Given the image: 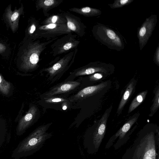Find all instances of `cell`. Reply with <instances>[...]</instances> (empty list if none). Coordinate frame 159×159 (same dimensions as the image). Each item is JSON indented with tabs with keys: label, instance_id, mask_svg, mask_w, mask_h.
<instances>
[{
	"label": "cell",
	"instance_id": "1",
	"mask_svg": "<svg viewBox=\"0 0 159 159\" xmlns=\"http://www.w3.org/2000/svg\"><path fill=\"white\" fill-rule=\"evenodd\" d=\"M51 125L41 126L34 130L19 144L13 151L12 157H27L39 150L45 141L52 136L51 133L47 132Z\"/></svg>",
	"mask_w": 159,
	"mask_h": 159
},
{
	"label": "cell",
	"instance_id": "2",
	"mask_svg": "<svg viewBox=\"0 0 159 159\" xmlns=\"http://www.w3.org/2000/svg\"><path fill=\"white\" fill-rule=\"evenodd\" d=\"M130 150L129 159H156V146L155 134L148 133L141 138H138Z\"/></svg>",
	"mask_w": 159,
	"mask_h": 159
},
{
	"label": "cell",
	"instance_id": "3",
	"mask_svg": "<svg viewBox=\"0 0 159 159\" xmlns=\"http://www.w3.org/2000/svg\"><path fill=\"white\" fill-rule=\"evenodd\" d=\"M112 108L111 106L106 110L92 133L85 134L83 145L89 153H93L98 149L105 134L107 121Z\"/></svg>",
	"mask_w": 159,
	"mask_h": 159
},
{
	"label": "cell",
	"instance_id": "4",
	"mask_svg": "<svg viewBox=\"0 0 159 159\" xmlns=\"http://www.w3.org/2000/svg\"><path fill=\"white\" fill-rule=\"evenodd\" d=\"M95 38L111 49L120 51L123 49L124 44L122 38L113 30L103 25H97L93 28Z\"/></svg>",
	"mask_w": 159,
	"mask_h": 159
},
{
	"label": "cell",
	"instance_id": "5",
	"mask_svg": "<svg viewBox=\"0 0 159 159\" xmlns=\"http://www.w3.org/2000/svg\"><path fill=\"white\" fill-rule=\"evenodd\" d=\"M77 37L71 33L57 40L51 46V54L55 57L74 51L80 42Z\"/></svg>",
	"mask_w": 159,
	"mask_h": 159
},
{
	"label": "cell",
	"instance_id": "6",
	"mask_svg": "<svg viewBox=\"0 0 159 159\" xmlns=\"http://www.w3.org/2000/svg\"><path fill=\"white\" fill-rule=\"evenodd\" d=\"M34 32L37 38L48 40L69 34L72 31L68 28L66 24H49L38 25Z\"/></svg>",
	"mask_w": 159,
	"mask_h": 159
},
{
	"label": "cell",
	"instance_id": "7",
	"mask_svg": "<svg viewBox=\"0 0 159 159\" xmlns=\"http://www.w3.org/2000/svg\"><path fill=\"white\" fill-rule=\"evenodd\" d=\"M77 48L70 52L58 60V61L51 66L42 70L46 72L51 77H53L68 69L74 62Z\"/></svg>",
	"mask_w": 159,
	"mask_h": 159
},
{
	"label": "cell",
	"instance_id": "8",
	"mask_svg": "<svg viewBox=\"0 0 159 159\" xmlns=\"http://www.w3.org/2000/svg\"><path fill=\"white\" fill-rule=\"evenodd\" d=\"M156 15H152L147 18L138 32L140 49L141 50L151 36L157 23Z\"/></svg>",
	"mask_w": 159,
	"mask_h": 159
},
{
	"label": "cell",
	"instance_id": "9",
	"mask_svg": "<svg viewBox=\"0 0 159 159\" xmlns=\"http://www.w3.org/2000/svg\"><path fill=\"white\" fill-rule=\"evenodd\" d=\"M60 13L65 18L68 28L75 33L79 37H82L85 34L86 26L82 21L81 19L67 11L59 10Z\"/></svg>",
	"mask_w": 159,
	"mask_h": 159
},
{
	"label": "cell",
	"instance_id": "10",
	"mask_svg": "<svg viewBox=\"0 0 159 159\" xmlns=\"http://www.w3.org/2000/svg\"><path fill=\"white\" fill-rule=\"evenodd\" d=\"M139 115V113L136 114L126 121L117 132L110 138L107 144L106 148L110 147L118 138L119 137V139H123L127 132L137 121Z\"/></svg>",
	"mask_w": 159,
	"mask_h": 159
},
{
	"label": "cell",
	"instance_id": "11",
	"mask_svg": "<svg viewBox=\"0 0 159 159\" xmlns=\"http://www.w3.org/2000/svg\"><path fill=\"white\" fill-rule=\"evenodd\" d=\"M107 84V83L105 82L97 85L85 88L72 97L70 100H76L91 96L101 90L106 86Z\"/></svg>",
	"mask_w": 159,
	"mask_h": 159
},
{
	"label": "cell",
	"instance_id": "12",
	"mask_svg": "<svg viewBox=\"0 0 159 159\" xmlns=\"http://www.w3.org/2000/svg\"><path fill=\"white\" fill-rule=\"evenodd\" d=\"M80 84V83L77 81H70L64 82L47 92L45 95L49 98L56 95L66 93L74 89Z\"/></svg>",
	"mask_w": 159,
	"mask_h": 159
},
{
	"label": "cell",
	"instance_id": "13",
	"mask_svg": "<svg viewBox=\"0 0 159 159\" xmlns=\"http://www.w3.org/2000/svg\"><path fill=\"white\" fill-rule=\"evenodd\" d=\"M99 72L102 73H107V70L101 65H98V62L91 63L85 66L82 67L77 70L75 72V76H79L89 75Z\"/></svg>",
	"mask_w": 159,
	"mask_h": 159
},
{
	"label": "cell",
	"instance_id": "14",
	"mask_svg": "<svg viewBox=\"0 0 159 159\" xmlns=\"http://www.w3.org/2000/svg\"><path fill=\"white\" fill-rule=\"evenodd\" d=\"M63 1V0H38L36 2L37 10L42 9L44 16L47 17L50 15L48 12L57 7Z\"/></svg>",
	"mask_w": 159,
	"mask_h": 159
},
{
	"label": "cell",
	"instance_id": "15",
	"mask_svg": "<svg viewBox=\"0 0 159 159\" xmlns=\"http://www.w3.org/2000/svg\"><path fill=\"white\" fill-rule=\"evenodd\" d=\"M36 108L34 106L31 107L28 112L23 118L20 123L17 129L16 134L18 135L22 134L32 122L37 111Z\"/></svg>",
	"mask_w": 159,
	"mask_h": 159
},
{
	"label": "cell",
	"instance_id": "16",
	"mask_svg": "<svg viewBox=\"0 0 159 159\" xmlns=\"http://www.w3.org/2000/svg\"><path fill=\"white\" fill-rule=\"evenodd\" d=\"M70 11L86 17H92L100 15L101 11L99 9L89 7H72L69 9Z\"/></svg>",
	"mask_w": 159,
	"mask_h": 159
},
{
	"label": "cell",
	"instance_id": "17",
	"mask_svg": "<svg viewBox=\"0 0 159 159\" xmlns=\"http://www.w3.org/2000/svg\"><path fill=\"white\" fill-rule=\"evenodd\" d=\"M134 81H131L128 84L122 97L119 105L117 113L119 115L123 108L129 97L131 94L135 87Z\"/></svg>",
	"mask_w": 159,
	"mask_h": 159
},
{
	"label": "cell",
	"instance_id": "18",
	"mask_svg": "<svg viewBox=\"0 0 159 159\" xmlns=\"http://www.w3.org/2000/svg\"><path fill=\"white\" fill-rule=\"evenodd\" d=\"M42 24H65L66 20L65 17L60 13L57 15H49L42 22Z\"/></svg>",
	"mask_w": 159,
	"mask_h": 159
},
{
	"label": "cell",
	"instance_id": "19",
	"mask_svg": "<svg viewBox=\"0 0 159 159\" xmlns=\"http://www.w3.org/2000/svg\"><path fill=\"white\" fill-rule=\"evenodd\" d=\"M147 93V90L143 91L139 94L134 98L129 107L128 112V114L132 111L143 102Z\"/></svg>",
	"mask_w": 159,
	"mask_h": 159
},
{
	"label": "cell",
	"instance_id": "20",
	"mask_svg": "<svg viewBox=\"0 0 159 159\" xmlns=\"http://www.w3.org/2000/svg\"><path fill=\"white\" fill-rule=\"evenodd\" d=\"M159 107V88L158 86L155 90L153 103L151 107L149 116H152L157 111Z\"/></svg>",
	"mask_w": 159,
	"mask_h": 159
},
{
	"label": "cell",
	"instance_id": "21",
	"mask_svg": "<svg viewBox=\"0 0 159 159\" xmlns=\"http://www.w3.org/2000/svg\"><path fill=\"white\" fill-rule=\"evenodd\" d=\"M133 0H116L111 4H109L111 8H116L122 7L131 3Z\"/></svg>",
	"mask_w": 159,
	"mask_h": 159
},
{
	"label": "cell",
	"instance_id": "22",
	"mask_svg": "<svg viewBox=\"0 0 159 159\" xmlns=\"http://www.w3.org/2000/svg\"><path fill=\"white\" fill-rule=\"evenodd\" d=\"M10 84L5 80L0 75V90L3 93L6 94L8 92Z\"/></svg>",
	"mask_w": 159,
	"mask_h": 159
},
{
	"label": "cell",
	"instance_id": "23",
	"mask_svg": "<svg viewBox=\"0 0 159 159\" xmlns=\"http://www.w3.org/2000/svg\"><path fill=\"white\" fill-rule=\"evenodd\" d=\"M45 101L48 103H54L62 102L66 101V100L62 98L56 97H49L46 98Z\"/></svg>",
	"mask_w": 159,
	"mask_h": 159
},
{
	"label": "cell",
	"instance_id": "24",
	"mask_svg": "<svg viewBox=\"0 0 159 159\" xmlns=\"http://www.w3.org/2000/svg\"><path fill=\"white\" fill-rule=\"evenodd\" d=\"M103 77V75L100 73H95L91 75L90 79L92 80H97L101 79Z\"/></svg>",
	"mask_w": 159,
	"mask_h": 159
},
{
	"label": "cell",
	"instance_id": "25",
	"mask_svg": "<svg viewBox=\"0 0 159 159\" xmlns=\"http://www.w3.org/2000/svg\"><path fill=\"white\" fill-rule=\"evenodd\" d=\"M156 52L155 54V62L158 65L159 64V47H158L157 49H156Z\"/></svg>",
	"mask_w": 159,
	"mask_h": 159
},
{
	"label": "cell",
	"instance_id": "26",
	"mask_svg": "<svg viewBox=\"0 0 159 159\" xmlns=\"http://www.w3.org/2000/svg\"><path fill=\"white\" fill-rule=\"evenodd\" d=\"M37 26L35 24H32L30 27V33L31 34H32L34 33L36 29Z\"/></svg>",
	"mask_w": 159,
	"mask_h": 159
},
{
	"label": "cell",
	"instance_id": "27",
	"mask_svg": "<svg viewBox=\"0 0 159 159\" xmlns=\"http://www.w3.org/2000/svg\"><path fill=\"white\" fill-rule=\"evenodd\" d=\"M19 14L18 12H15L11 16V20L12 21H15L17 18Z\"/></svg>",
	"mask_w": 159,
	"mask_h": 159
},
{
	"label": "cell",
	"instance_id": "28",
	"mask_svg": "<svg viewBox=\"0 0 159 159\" xmlns=\"http://www.w3.org/2000/svg\"><path fill=\"white\" fill-rule=\"evenodd\" d=\"M62 108H63V109L65 110L66 109L67 107L66 106L64 105V106H63Z\"/></svg>",
	"mask_w": 159,
	"mask_h": 159
},
{
	"label": "cell",
	"instance_id": "29",
	"mask_svg": "<svg viewBox=\"0 0 159 159\" xmlns=\"http://www.w3.org/2000/svg\"><path fill=\"white\" fill-rule=\"evenodd\" d=\"M158 159H159L158 158Z\"/></svg>",
	"mask_w": 159,
	"mask_h": 159
}]
</instances>
